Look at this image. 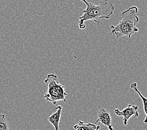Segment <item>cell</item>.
I'll use <instances>...</instances> for the list:
<instances>
[{
  "label": "cell",
  "mask_w": 147,
  "mask_h": 130,
  "mask_svg": "<svg viewBox=\"0 0 147 130\" xmlns=\"http://www.w3.org/2000/svg\"><path fill=\"white\" fill-rule=\"evenodd\" d=\"M86 5L85 9L82 10L83 15L79 18L78 23L80 30L85 29V22L86 21H93L94 22L100 25L101 19H110L113 15L115 10V6L108 0H101L98 5L87 1L86 0H80Z\"/></svg>",
  "instance_id": "obj_1"
},
{
  "label": "cell",
  "mask_w": 147,
  "mask_h": 130,
  "mask_svg": "<svg viewBox=\"0 0 147 130\" xmlns=\"http://www.w3.org/2000/svg\"><path fill=\"white\" fill-rule=\"evenodd\" d=\"M0 130H9V123L5 115L0 113Z\"/></svg>",
  "instance_id": "obj_9"
},
{
  "label": "cell",
  "mask_w": 147,
  "mask_h": 130,
  "mask_svg": "<svg viewBox=\"0 0 147 130\" xmlns=\"http://www.w3.org/2000/svg\"><path fill=\"white\" fill-rule=\"evenodd\" d=\"M97 126L95 123H86L84 121H80L78 124L73 126V128L75 130H94L97 128Z\"/></svg>",
  "instance_id": "obj_8"
},
{
  "label": "cell",
  "mask_w": 147,
  "mask_h": 130,
  "mask_svg": "<svg viewBox=\"0 0 147 130\" xmlns=\"http://www.w3.org/2000/svg\"><path fill=\"white\" fill-rule=\"evenodd\" d=\"M44 82L48 86L47 92L44 94L45 100L54 105L59 101L66 102L67 93L64 86L59 82L57 75L53 73L49 74Z\"/></svg>",
  "instance_id": "obj_3"
},
{
  "label": "cell",
  "mask_w": 147,
  "mask_h": 130,
  "mask_svg": "<svg viewBox=\"0 0 147 130\" xmlns=\"http://www.w3.org/2000/svg\"><path fill=\"white\" fill-rule=\"evenodd\" d=\"M100 123L105 125L109 130H113L114 128L111 124V116L110 112L105 109L102 108L100 110L97 114V119L94 123Z\"/></svg>",
  "instance_id": "obj_5"
},
{
  "label": "cell",
  "mask_w": 147,
  "mask_h": 130,
  "mask_svg": "<svg viewBox=\"0 0 147 130\" xmlns=\"http://www.w3.org/2000/svg\"><path fill=\"white\" fill-rule=\"evenodd\" d=\"M130 86H131V88L134 90L135 92L138 94V96L140 97V98L142 100L143 104V110H144V112H145L144 123H147V98L143 96L142 94V93L138 90V86H137V83H131Z\"/></svg>",
  "instance_id": "obj_7"
},
{
  "label": "cell",
  "mask_w": 147,
  "mask_h": 130,
  "mask_svg": "<svg viewBox=\"0 0 147 130\" xmlns=\"http://www.w3.org/2000/svg\"><path fill=\"white\" fill-rule=\"evenodd\" d=\"M138 106H135V105L128 104V106L123 109V110H119L118 109H115L114 112L115 115L118 117H123V122L125 126L128 125V121L129 119L133 116L135 117H139V113L138 111Z\"/></svg>",
  "instance_id": "obj_4"
},
{
  "label": "cell",
  "mask_w": 147,
  "mask_h": 130,
  "mask_svg": "<svg viewBox=\"0 0 147 130\" xmlns=\"http://www.w3.org/2000/svg\"><path fill=\"white\" fill-rule=\"evenodd\" d=\"M100 124L97 126V128L94 129V130H99L100 129Z\"/></svg>",
  "instance_id": "obj_10"
},
{
  "label": "cell",
  "mask_w": 147,
  "mask_h": 130,
  "mask_svg": "<svg viewBox=\"0 0 147 130\" xmlns=\"http://www.w3.org/2000/svg\"><path fill=\"white\" fill-rule=\"evenodd\" d=\"M138 9L132 6L121 13V20L116 26H111V33L117 38L126 36L128 39L131 35L138 31L136 24L139 22V17L136 15Z\"/></svg>",
  "instance_id": "obj_2"
},
{
  "label": "cell",
  "mask_w": 147,
  "mask_h": 130,
  "mask_svg": "<svg viewBox=\"0 0 147 130\" xmlns=\"http://www.w3.org/2000/svg\"><path fill=\"white\" fill-rule=\"evenodd\" d=\"M55 110L56 111L51 116H50V117H48V120L54 126L55 130H59V121H60L63 108L61 106H58Z\"/></svg>",
  "instance_id": "obj_6"
}]
</instances>
